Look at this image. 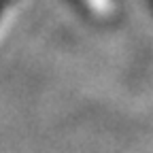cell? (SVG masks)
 Listing matches in <instances>:
<instances>
[{
  "label": "cell",
  "mask_w": 153,
  "mask_h": 153,
  "mask_svg": "<svg viewBox=\"0 0 153 153\" xmlns=\"http://www.w3.org/2000/svg\"><path fill=\"white\" fill-rule=\"evenodd\" d=\"M74 2H79L85 11H89L94 15H104L113 7V0H74Z\"/></svg>",
  "instance_id": "1"
},
{
  "label": "cell",
  "mask_w": 153,
  "mask_h": 153,
  "mask_svg": "<svg viewBox=\"0 0 153 153\" xmlns=\"http://www.w3.org/2000/svg\"><path fill=\"white\" fill-rule=\"evenodd\" d=\"M17 2H19V0H0V26L9 19V15L13 13V9L17 7Z\"/></svg>",
  "instance_id": "2"
}]
</instances>
